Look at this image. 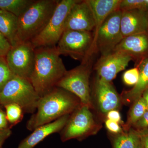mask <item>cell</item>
<instances>
[{
	"label": "cell",
	"instance_id": "1",
	"mask_svg": "<svg viewBox=\"0 0 148 148\" xmlns=\"http://www.w3.org/2000/svg\"><path fill=\"white\" fill-rule=\"evenodd\" d=\"M35 63L29 80L40 97L56 87L66 70L56 46L35 49Z\"/></svg>",
	"mask_w": 148,
	"mask_h": 148
},
{
	"label": "cell",
	"instance_id": "2",
	"mask_svg": "<svg viewBox=\"0 0 148 148\" xmlns=\"http://www.w3.org/2000/svg\"><path fill=\"white\" fill-rule=\"evenodd\" d=\"M80 101L75 95L56 87L41 97L37 110L27 121L26 127L30 131L71 114L80 106Z\"/></svg>",
	"mask_w": 148,
	"mask_h": 148
},
{
	"label": "cell",
	"instance_id": "3",
	"mask_svg": "<svg viewBox=\"0 0 148 148\" xmlns=\"http://www.w3.org/2000/svg\"><path fill=\"white\" fill-rule=\"evenodd\" d=\"M60 0H35L18 17V43L31 41L46 27Z\"/></svg>",
	"mask_w": 148,
	"mask_h": 148
},
{
	"label": "cell",
	"instance_id": "4",
	"mask_svg": "<svg viewBox=\"0 0 148 148\" xmlns=\"http://www.w3.org/2000/svg\"><path fill=\"white\" fill-rule=\"evenodd\" d=\"M40 98L29 79L14 75L0 91V105L14 103L20 106L24 113L33 114L36 111Z\"/></svg>",
	"mask_w": 148,
	"mask_h": 148
},
{
	"label": "cell",
	"instance_id": "5",
	"mask_svg": "<svg viewBox=\"0 0 148 148\" xmlns=\"http://www.w3.org/2000/svg\"><path fill=\"white\" fill-rule=\"evenodd\" d=\"M79 1H59L46 27L39 34L30 41L35 49L56 46L64 32L65 22L69 12Z\"/></svg>",
	"mask_w": 148,
	"mask_h": 148
},
{
	"label": "cell",
	"instance_id": "6",
	"mask_svg": "<svg viewBox=\"0 0 148 148\" xmlns=\"http://www.w3.org/2000/svg\"><path fill=\"white\" fill-rule=\"evenodd\" d=\"M90 109L88 106L81 104L70 114L67 123L60 132L62 142L74 139L82 140L98 132L101 126L95 121Z\"/></svg>",
	"mask_w": 148,
	"mask_h": 148
},
{
	"label": "cell",
	"instance_id": "7",
	"mask_svg": "<svg viewBox=\"0 0 148 148\" xmlns=\"http://www.w3.org/2000/svg\"><path fill=\"white\" fill-rule=\"evenodd\" d=\"M93 36L91 32L64 31L56 45L60 55L67 56L86 63L92 53Z\"/></svg>",
	"mask_w": 148,
	"mask_h": 148
},
{
	"label": "cell",
	"instance_id": "8",
	"mask_svg": "<svg viewBox=\"0 0 148 148\" xmlns=\"http://www.w3.org/2000/svg\"><path fill=\"white\" fill-rule=\"evenodd\" d=\"M90 69L87 63L67 71L56 87L63 88L79 99L82 105L93 108L89 86Z\"/></svg>",
	"mask_w": 148,
	"mask_h": 148
},
{
	"label": "cell",
	"instance_id": "9",
	"mask_svg": "<svg viewBox=\"0 0 148 148\" xmlns=\"http://www.w3.org/2000/svg\"><path fill=\"white\" fill-rule=\"evenodd\" d=\"M122 11L119 9L108 16L93 37L92 49L97 48L102 56L112 52L123 39L121 29Z\"/></svg>",
	"mask_w": 148,
	"mask_h": 148
},
{
	"label": "cell",
	"instance_id": "10",
	"mask_svg": "<svg viewBox=\"0 0 148 148\" xmlns=\"http://www.w3.org/2000/svg\"><path fill=\"white\" fill-rule=\"evenodd\" d=\"M35 57V49L30 41L19 42L12 47L5 56L12 73L29 80L34 67Z\"/></svg>",
	"mask_w": 148,
	"mask_h": 148
},
{
	"label": "cell",
	"instance_id": "11",
	"mask_svg": "<svg viewBox=\"0 0 148 148\" xmlns=\"http://www.w3.org/2000/svg\"><path fill=\"white\" fill-rule=\"evenodd\" d=\"M132 59L130 56L120 51H112L102 56L95 66L98 78L111 82L118 73L125 69Z\"/></svg>",
	"mask_w": 148,
	"mask_h": 148
},
{
	"label": "cell",
	"instance_id": "12",
	"mask_svg": "<svg viewBox=\"0 0 148 148\" xmlns=\"http://www.w3.org/2000/svg\"><path fill=\"white\" fill-rule=\"evenodd\" d=\"M95 27L94 16L90 6L86 0H79L69 12L65 22L64 31L91 32Z\"/></svg>",
	"mask_w": 148,
	"mask_h": 148
},
{
	"label": "cell",
	"instance_id": "13",
	"mask_svg": "<svg viewBox=\"0 0 148 148\" xmlns=\"http://www.w3.org/2000/svg\"><path fill=\"white\" fill-rule=\"evenodd\" d=\"M121 29L123 38L148 32V11L132 10L122 11Z\"/></svg>",
	"mask_w": 148,
	"mask_h": 148
},
{
	"label": "cell",
	"instance_id": "14",
	"mask_svg": "<svg viewBox=\"0 0 148 148\" xmlns=\"http://www.w3.org/2000/svg\"><path fill=\"white\" fill-rule=\"evenodd\" d=\"M95 95L99 110L107 114L117 110L121 104V99L111 82L97 78L95 85Z\"/></svg>",
	"mask_w": 148,
	"mask_h": 148
},
{
	"label": "cell",
	"instance_id": "15",
	"mask_svg": "<svg viewBox=\"0 0 148 148\" xmlns=\"http://www.w3.org/2000/svg\"><path fill=\"white\" fill-rule=\"evenodd\" d=\"M70 116V114L66 115L54 121L37 127L32 134L21 141L17 148H34L49 135L61 132Z\"/></svg>",
	"mask_w": 148,
	"mask_h": 148
},
{
	"label": "cell",
	"instance_id": "16",
	"mask_svg": "<svg viewBox=\"0 0 148 148\" xmlns=\"http://www.w3.org/2000/svg\"><path fill=\"white\" fill-rule=\"evenodd\" d=\"M113 51L123 52L132 59L146 58L148 56V32L125 37Z\"/></svg>",
	"mask_w": 148,
	"mask_h": 148
},
{
	"label": "cell",
	"instance_id": "17",
	"mask_svg": "<svg viewBox=\"0 0 148 148\" xmlns=\"http://www.w3.org/2000/svg\"><path fill=\"white\" fill-rule=\"evenodd\" d=\"M91 9L95 20V36L108 16L119 9L121 0H86Z\"/></svg>",
	"mask_w": 148,
	"mask_h": 148
},
{
	"label": "cell",
	"instance_id": "18",
	"mask_svg": "<svg viewBox=\"0 0 148 148\" xmlns=\"http://www.w3.org/2000/svg\"><path fill=\"white\" fill-rule=\"evenodd\" d=\"M139 78L138 82L131 90L123 92L121 98L123 103L135 101L142 96L148 87V56L142 60L139 65Z\"/></svg>",
	"mask_w": 148,
	"mask_h": 148
},
{
	"label": "cell",
	"instance_id": "19",
	"mask_svg": "<svg viewBox=\"0 0 148 148\" xmlns=\"http://www.w3.org/2000/svg\"><path fill=\"white\" fill-rule=\"evenodd\" d=\"M18 17L14 14L0 9V32L8 40L12 47L18 43Z\"/></svg>",
	"mask_w": 148,
	"mask_h": 148
},
{
	"label": "cell",
	"instance_id": "20",
	"mask_svg": "<svg viewBox=\"0 0 148 148\" xmlns=\"http://www.w3.org/2000/svg\"><path fill=\"white\" fill-rule=\"evenodd\" d=\"M147 111V108L145 101L141 96L134 101L130 110L127 121L125 124L122 125L124 130L126 132L129 131L132 126H134Z\"/></svg>",
	"mask_w": 148,
	"mask_h": 148
},
{
	"label": "cell",
	"instance_id": "21",
	"mask_svg": "<svg viewBox=\"0 0 148 148\" xmlns=\"http://www.w3.org/2000/svg\"><path fill=\"white\" fill-rule=\"evenodd\" d=\"M140 140L138 131L131 128L127 132L115 136L113 148H136Z\"/></svg>",
	"mask_w": 148,
	"mask_h": 148
},
{
	"label": "cell",
	"instance_id": "22",
	"mask_svg": "<svg viewBox=\"0 0 148 148\" xmlns=\"http://www.w3.org/2000/svg\"><path fill=\"white\" fill-rule=\"evenodd\" d=\"M35 0H0V9L8 12L17 17L21 16Z\"/></svg>",
	"mask_w": 148,
	"mask_h": 148
},
{
	"label": "cell",
	"instance_id": "23",
	"mask_svg": "<svg viewBox=\"0 0 148 148\" xmlns=\"http://www.w3.org/2000/svg\"><path fill=\"white\" fill-rule=\"evenodd\" d=\"M4 107L5 109L7 119L12 125L17 124L23 119L24 112L20 106L14 103H11Z\"/></svg>",
	"mask_w": 148,
	"mask_h": 148
},
{
	"label": "cell",
	"instance_id": "24",
	"mask_svg": "<svg viewBox=\"0 0 148 148\" xmlns=\"http://www.w3.org/2000/svg\"><path fill=\"white\" fill-rule=\"evenodd\" d=\"M119 9L121 11L132 10L148 11V0H121Z\"/></svg>",
	"mask_w": 148,
	"mask_h": 148
},
{
	"label": "cell",
	"instance_id": "25",
	"mask_svg": "<svg viewBox=\"0 0 148 148\" xmlns=\"http://www.w3.org/2000/svg\"><path fill=\"white\" fill-rule=\"evenodd\" d=\"M14 76L9 67L5 57L0 56V91Z\"/></svg>",
	"mask_w": 148,
	"mask_h": 148
},
{
	"label": "cell",
	"instance_id": "26",
	"mask_svg": "<svg viewBox=\"0 0 148 148\" xmlns=\"http://www.w3.org/2000/svg\"><path fill=\"white\" fill-rule=\"evenodd\" d=\"M139 69L133 68L126 71L123 75V80L125 84L128 86H135L138 82L139 78Z\"/></svg>",
	"mask_w": 148,
	"mask_h": 148
},
{
	"label": "cell",
	"instance_id": "27",
	"mask_svg": "<svg viewBox=\"0 0 148 148\" xmlns=\"http://www.w3.org/2000/svg\"><path fill=\"white\" fill-rule=\"evenodd\" d=\"M11 47L8 40L0 32V56L5 57Z\"/></svg>",
	"mask_w": 148,
	"mask_h": 148
},
{
	"label": "cell",
	"instance_id": "28",
	"mask_svg": "<svg viewBox=\"0 0 148 148\" xmlns=\"http://www.w3.org/2000/svg\"><path fill=\"white\" fill-rule=\"evenodd\" d=\"M105 124L106 128L112 133L120 134L123 132L122 129L120 126L119 123L116 122L108 119L106 120Z\"/></svg>",
	"mask_w": 148,
	"mask_h": 148
},
{
	"label": "cell",
	"instance_id": "29",
	"mask_svg": "<svg viewBox=\"0 0 148 148\" xmlns=\"http://www.w3.org/2000/svg\"><path fill=\"white\" fill-rule=\"evenodd\" d=\"M137 130L148 129V111H146L142 117L134 125Z\"/></svg>",
	"mask_w": 148,
	"mask_h": 148
},
{
	"label": "cell",
	"instance_id": "30",
	"mask_svg": "<svg viewBox=\"0 0 148 148\" xmlns=\"http://www.w3.org/2000/svg\"><path fill=\"white\" fill-rule=\"evenodd\" d=\"M108 119L116 122L117 123L123 125V122L121 121V117L119 112L117 110H113L107 113Z\"/></svg>",
	"mask_w": 148,
	"mask_h": 148
},
{
	"label": "cell",
	"instance_id": "31",
	"mask_svg": "<svg viewBox=\"0 0 148 148\" xmlns=\"http://www.w3.org/2000/svg\"><path fill=\"white\" fill-rule=\"evenodd\" d=\"M143 148H148V129L137 130Z\"/></svg>",
	"mask_w": 148,
	"mask_h": 148
},
{
	"label": "cell",
	"instance_id": "32",
	"mask_svg": "<svg viewBox=\"0 0 148 148\" xmlns=\"http://www.w3.org/2000/svg\"><path fill=\"white\" fill-rule=\"evenodd\" d=\"M8 122L5 112L0 108V130L8 128Z\"/></svg>",
	"mask_w": 148,
	"mask_h": 148
},
{
	"label": "cell",
	"instance_id": "33",
	"mask_svg": "<svg viewBox=\"0 0 148 148\" xmlns=\"http://www.w3.org/2000/svg\"><path fill=\"white\" fill-rule=\"evenodd\" d=\"M11 134L12 131L10 127L3 130H0V148H1L2 146L5 141Z\"/></svg>",
	"mask_w": 148,
	"mask_h": 148
},
{
	"label": "cell",
	"instance_id": "34",
	"mask_svg": "<svg viewBox=\"0 0 148 148\" xmlns=\"http://www.w3.org/2000/svg\"><path fill=\"white\" fill-rule=\"evenodd\" d=\"M142 96L145 101L148 111V87L143 92Z\"/></svg>",
	"mask_w": 148,
	"mask_h": 148
},
{
	"label": "cell",
	"instance_id": "35",
	"mask_svg": "<svg viewBox=\"0 0 148 148\" xmlns=\"http://www.w3.org/2000/svg\"><path fill=\"white\" fill-rule=\"evenodd\" d=\"M136 148H143V145H142L140 140L139 143H138V145H137V147H136Z\"/></svg>",
	"mask_w": 148,
	"mask_h": 148
},
{
	"label": "cell",
	"instance_id": "36",
	"mask_svg": "<svg viewBox=\"0 0 148 148\" xmlns=\"http://www.w3.org/2000/svg\"></svg>",
	"mask_w": 148,
	"mask_h": 148
}]
</instances>
